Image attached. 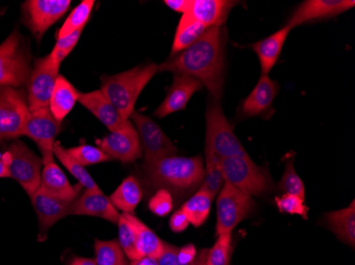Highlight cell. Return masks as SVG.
<instances>
[{
    "instance_id": "cell-38",
    "label": "cell",
    "mask_w": 355,
    "mask_h": 265,
    "mask_svg": "<svg viewBox=\"0 0 355 265\" xmlns=\"http://www.w3.org/2000/svg\"><path fill=\"white\" fill-rule=\"evenodd\" d=\"M83 29H85V28L73 32L71 35L62 37V39H58L55 48H53V51H51V55H49L55 65L61 66V63L64 61V59L73 51V48L76 47L78 42H79Z\"/></svg>"
},
{
    "instance_id": "cell-29",
    "label": "cell",
    "mask_w": 355,
    "mask_h": 265,
    "mask_svg": "<svg viewBox=\"0 0 355 265\" xmlns=\"http://www.w3.org/2000/svg\"><path fill=\"white\" fill-rule=\"evenodd\" d=\"M53 154L61 161L62 165L69 171V173L77 179L78 184L81 185L85 190H101L98 185L96 184V181L87 172L85 167L80 165L76 159H73L67 152V149L61 145L60 141H55V145H53Z\"/></svg>"
},
{
    "instance_id": "cell-35",
    "label": "cell",
    "mask_w": 355,
    "mask_h": 265,
    "mask_svg": "<svg viewBox=\"0 0 355 265\" xmlns=\"http://www.w3.org/2000/svg\"><path fill=\"white\" fill-rule=\"evenodd\" d=\"M67 152L83 167L98 165V163L112 161L111 157L105 154L101 149H99L98 147H93V145H83L69 147V149H67Z\"/></svg>"
},
{
    "instance_id": "cell-14",
    "label": "cell",
    "mask_w": 355,
    "mask_h": 265,
    "mask_svg": "<svg viewBox=\"0 0 355 265\" xmlns=\"http://www.w3.org/2000/svg\"><path fill=\"white\" fill-rule=\"evenodd\" d=\"M96 145L112 159L123 163H133L141 156V140L130 121L121 129L110 131L105 138L96 140Z\"/></svg>"
},
{
    "instance_id": "cell-9",
    "label": "cell",
    "mask_w": 355,
    "mask_h": 265,
    "mask_svg": "<svg viewBox=\"0 0 355 265\" xmlns=\"http://www.w3.org/2000/svg\"><path fill=\"white\" fill-rule=\"evenodd\" d=\"M216 236L231 234L254 209L252 197L225 181L217 195Z\"/></svg>"
},
{
    "instance_id": "cell-7",
    "label": "cell",
    "mask_w": 355,
    "mask_h": 265,
    "mask_svg": "<svg viewBox=\"0 0 355 265\" xmlns=\"http://www.w3.org/2000/svg\"><path fill=\"white\" fill-rule=\"evenodd\" d=\"M1 161L7 165L10 177L15 179L29 197L37 192L41 184V157L32 152L23 141H12Z\"/></svg>"
},
{
    "instance_id": "cell-4",
    "label": "cell",
    "mask_w": 355,
    "mask_h": 265,
    "mask_svg": "<svg viewBox=\"0 0 355 265\" xmlns=\"http://www.w3.org/2000/svg\"><path fill=\"white\" fill-rule=\"evenodd\" d=\"M31 73L29 43L14 29L0 45V86L23 89L27 86Z\"/></svg>"
},
{
    "instance_id": "cell-5",
    "label": "cell",
    "mask_w": 355,
    "mask_h": 265,
    "mask_svg": "<svg viewBox=\"0 0 355 265\" xmlns=\"http://www.w3.org/2000/svg\"><path fill=\"white\" fill-rule=\"evenodd\" d=\"M221 170L225 181L250 197L270 192L272 179L266 168L253 163L249 155L221 158Z\"/></svg>"
},
{
    "instance_id": "cell-45",
    "label": "cell",
    "mask_w": 355,
    "mask_h": 265,
    "mask_svg": "<svg viewBox=\"0 0 355 265\" xmlns=\"http://www.w3.org/2000/svg\"><path fill=\"white\" fill-rule=\"evenodd\" d=\"M130 265H159V263H157V259L144 257L139 260L131 261Z\"/></svg>"
},
{
    "instance_id": "cell-2",
    "label": "cell",
    "mask_w": 355,
    "mask_h": 265,
    "mask_svg": "<svg viewBox=\"0 0 355 265\" xmlns=\"http://www.w3.org/2000/svg\"><path fill=\"white\" fill-rule=\"evenodd\" d=\"M144 181L153 190L171 192L175 202L198 190L205 176L201 156H171L153 163H143Z\"/></svg>"
},
{
    "instance_id": "cell-27",
    "label": "cell",
    "mask_w": 355,
    "mask_h": 265,
    "mask_svg": "<svg viewBox=\"0 0 355 265\" xmlns=\"http://www.w3.org/2000/svg\"><path fill=\"white\" fill-rule=\"evenodd\" d=\"M109 199L117 210L123 211V213H132L143 199L141 183L133 175L128 176Z\"/></svg>"
},
{
    "instance_id": "cell-11",
    "label": "cell",
    "mask_w": 355,
    "mask_h": 265,
    "mask_svg": "<svg viewBox=\"0 0 355 265\" xmlns=\"http://www.w3.org/2000/svg\"><path fill=\"white\" fill-rule=\"evenodd\" d=\"M60 66L55 65L51 55L37 59L27 84L28 107L30 111L49 107Z\"/></svg>"
},
{
    "instance_id": "cell-21",
    "label": "cell",
    "mask_w": 355,
    "mask_h": 265,
    "mask_svg": "<svg viewBox=\"0 0 355 265\" xmlns=\"http://www.w3.org/2000/svg\"><path fill=\"white\" fill-rule=\"evenodd\" d=\"M81 104L89 109L96 118L98 119L109 131H113L125 127L130 120H125L123 116L115 109L101 91L91 93H80L79 99Z\"/></svg>"
},
{
    "instance_id": "cell-30",
    "label": "cell",
    "mask_w": 355,
    "mask_h": 265,
    "mask_svg": "<svg viewBox=\"0 0 355 265\" xmlns=\"http://www.w3.org/2000/svg\"><path fill=\"white\" fill-rule=\"evenodd\" d=\"M205 176L200 189L214 200L225 183L221 170V158L209 151H205Z\"/></svg>"
},
{
    "instance_id": "cell-48",
    "label": "cell",
    "mask_w": 355,
    "mask_h": 265,
    "mask_svg": "<svg viewBox=\"0 0 355 265\" xmlns=\"http://www.w3.org/2000/svg\"><path fill=\"white\" fill-rule=\"evenodd\" d=\"M10 177L9 171H8L7 165L3 161H0V179Z\"/></svg>"
},
{
    "instance_id": "cell-15",
    "label": "cell",
    "mask_w": 355,
    "mask_h": 265,
    "mask_svg": "<svg viewBox=\"0 0 355 265\" xmlns=\"http://www.w3.org/2000/svg\"><path fill=\"white\" fill-rule=\"evenodd\" d=\"M354 6V0H306L295 10L286 26L293 29L310 21L332 19Z\"/></svg>"
},
{
    "instance_id": "cell-37",
    "label": "cell",
    "mask_w": 355,
    "mask_h": 265,
    "mask_svg": "<svg viewBox=\"0 0 355 265\" xmlns=\"http://www.w3.org/2000/svg\"><path fill=\"white\" fill-rule=\"evenodd\" d=\"M231 234L218 236L215 244L207 253V265H229L231 256Z\"/></svg>"
},
{
    "instance_id": "cell-13",
    "label": "cell",
    "mask_w": 355,
    "mask_h": 265,
    "mask_svg": "<svg viewBox=\"0 0 355 265\" xmlns=\"http://www.w3.org/2000/svg\"><path fill=\"white\" fill-rule=\"evenodd\" d=\"M61 131V122L51 113L49 107L30 111L29 118L24 129L23 136L29 137L37 143L42 153L43 165L55 161L53 159V145L55 137Z\"/></svg>"
},
{
    "instance_id": "cell-42",
    "label": "cell",
    "mask_w": 355,
    "mask_h": 265,
    "mask_svg": "<svg viewBox=\"0 0 355 265\" xmlns=\"http://www.w3.org/2000/svg\"><path fill=\"white\" fill-rule=\"evenodd\" d=\"M196 247L193 244L184 245L178 250L177 258L180 265H193L196 260Z\"/></svg>"
},
{
    "instance_id": "cell-23",
    "label": "cell",
    "mask_w": 355,
    "mask_h": 265,
    "mask_svg": "<svg viewBox=\"0 0 355 265\" xmlns=\"http://www.w3.org/2000/svg\"><path fill=\"white\" fill-rule=\"evenodd\" d=\"M291 30V28L285 26L266 39L250 46L260 60L262 75H268L269 71L276 65Z\"/></svg>"
},
{
    "instance_id": "cell-12",
    "label": "cell",
    "mask_w": 355,
    "mask_h": 265,
    "mask_svg": "<svg viewBox=\"0 0 355 265\" xmlns=\"http://www.w3.org/2000/svg\"><path fill=\"white\" fill-rule=\"evenodd\" d=\"M137 127L144 149V163H148L166 157L175 156L178 149L163 131L148 116L133 111L130 117Z\"/></svg>"
},
{
    "instance_id": "cell-17",
    "label": "cell",
    "mask_w": 355,
    "mask_h": 265,
    "mask_svg": "<svg viewBox=\"0 0 355 265\" xmlns=\"http://www.w3.org/2000/svg\"><path fill=\"white\" fill-rule=\"evenodd\" d=\"M69 215H89L116 224L121 213L103 191L85 190L73 201Z\"/></svg>"
},
{
    "instance_id": "cell-43",
    "label": "cell",
    "mask_w": 355,
    "mask_h": 265,
    "mask_svg": "<svg viewBox=\"0 0 355 265\" xmlns=\"http://www.w3.org/2000/svg\"><path fill=\"white\" fill-rule=\"evenodd\" d=\"M189 221L187 214L182 210H178L173 213L169 220V227L173 232H182L189 227Z\"/></svg>"
},
{
    "instance_id": "cell-20",
    "label": "cell",
    "mask_w": 355,
    "mask_h": 265,
    "mask_svg": "<svg viewBox=\"0 0 355 265\" xmlns=\"http://www.w3.org/2000/svg\"><path fill=\"white\" fill-rule=\"evenodd\" d=\"M39 189L51 197L73 202L81 194L83 187L80 184L71 186L65 173L53 161L44 165Z\"/></svg>"
},
{
    "instance_id": "cell-26",
    "label": "cell",
    "mask_w": 355,
    "mask_h": 265,
    "mask_svg": "<svg viewBox=\"0 0 355 265\" xmlns=\"http://www.w3.org/2000/svg\"><path fill=\"white\" fill-rule=\"evenodd\" d=\"M327 226L343 242L354 247L355 245V206L352 201L350 206L340 210L327 213Z\"/></svg>"
},
{
    "instance_id": "cell-47",
    "label": "cell",
    "mask_w": 355,
    "mask_h": 265,
    "mask_svg": "<svg viewBox=\"0 0 355 265\" xmlns=\"http://www.w3.org/2000/svg\"><path fill=\"white\" fill-rule=\"evenodd\" d=\"M207 250H201L200 255H199L198 258L196 257V260H195V264L193 265H207Z\"/></svg>"
},
{
    "instance_id": "cell-46",
    "label": "cell",
    "mask_w": 355,
    "mask_h": 265,
    "mask_svg": "<svg viewBox=\"0 0 355 265\" xmlns=\"http://www.w3.org/2000/svg\"><path fill=\"white\" fill-rule=\"evenodd\" d=\"M69 265H97L95 260L89 258H83V257H77L73 259Z\"/></svg>"
},
{
    "instance_id": "cell-36",
    "label": "cell",
    "mask_w": 355,
    "mask_h": 265,
    "mask_svg": "<svg viewBox=\"0 0 355 265\" xmlns=\"http://www.w3.org/2000/svg\"><path fill=\"white\" fill-rule=\"evenodd\" d=\"M278 190L284 194L296 195L302 200L305 199V188L302 179L297 174L293 159L287 161L282 179L279 181Z\"/></svg>"
},
{
    "instance_id": "cell-18",
    "label": "cell",
    "mask_w": 355,
    "mask_h": 265,
    "mask_svg": "<svg viewBox=\"0 0 355 265\" xmlns=\"http://www.w3.org/2000/svg\"><path fill=\"white\" fill-rule=\"evenodd\" d=\"M203 85L198 80L189 75H175L166 98L155 111V116L159 118H164L175 111H182L189 103L191 95L200 91Z\"/></svg>"
},
{
    "instance_id": "cell-24",
    "label": "cell",
    "mask_w": 355,
    "mask_h": 265,
    "mask_svg": "<svg viewBox=\"0 0 355 265\" xmlns=\"http://www.w3.org/2000/svg\"><path fill=\"white\" fill-rule=\"evenodd\" d=\"M79 91L71 85V82L59 75L49 102V109L59 122L62 123L71 113L79 99Z\"/></svg>"
},
{
    "instance_id": "cell-16",
    "label": "cell",
    "mask_w": 355,
    "mask_h": 265,
    "mask_svg": "<svg viewBox=\"0 0 355 265\" xmlns=\"http://www.w3.org/2000/svg\"><path fill=\"white\" fill-rule=\"evenodd\" d=\"M32 206L39 220V241L44 242L47 237V231L61 219L65 218L71 212V201L61 200L57 197L46 194L37 189V192L31 195Z\"/></svg>"
},
{
    "instance_id": "cell-41",
    "label": "cell",
    "mask_w": 355,
    "mask_h": 265,
    "mask_svg": "<svg viewBox=\"0 0 355 265\" xmlns=\"http://www.w3.org/2000/svg\"><path fill=\"white\" fill-rule=\"evenodd\" d=\"M178 250L179 248L175 245L164 242V250H163L162 255L157 259L159 265H180L177 258Z\"/></svg>"
},
{
    "instance_id": "cell-25",
    "label": "cell",
    "mask_w": 355,
    "mask_h": 265,
    "mask_svg": "<svg viewBox=\"0 0 355 265\" xmlns=\"http://www.w3.org/2000/svg\"><path fill=\"white\" fill-rule=\"evenodd\" d=\"M121 215L132 224L137 231V248L141 256L143 258H159L164 250V241L161 240L153 229L149 228L132 213H121Z\"/></svg>"
},
{
    "instance_id": "cell-39",
    "label": "cell",
    "mask_w": 355,
    "mask_h": 265,
    "mask_svg": "<svg viewBox=\"0 0 355 265\" xmlns=\"http://www.w3.org/2000/svg\"><path fill=\"white\" fill-rule=\"evenodd\" d=\"M277 207L281 212L289 214L301 215L303 219H308V207L305 206L304 200L296 195L283 194L276 197Z\"/></svg>"
},
{
    "instance_id": "cell-31",
    "label": "cell",
    "mask_w": 355,
    "mask_h": 265,
    "mask_svg": "<svg viewBox=\"0 0 355 265\" xmlns=\"http://www.w3.org/2000/svg\"><path fill=\"white\" fill-rule=\"evenodd\" d=\"M212 202V197L199 188L198 191L182 205L181 210L187 214L189 224L199 227L209 218Z\"/></svg>"
},
{
    "instance_id": "cell-44",
    "label": "cell",
    "mask_w": 355,
    "mask_h": 265,
    "mask_svg": "<svg viewBox=\"0 0 355 265\" xmlns=\"http://www.w3.org/2000/svg\"><path fill=\"white\" fill-rule=\"evenodd\" d=\"M164 3L173 11L185 14L191 9V0H165Z\"/></svg>"
},
{
    "instance_id": "cell-32",
    "label": "cell",
    "mask_w": 355,
    "mask_h": 265,
    "mask_svg": "<svg viewBox=\"0 0 355 265\" xmlns=\"http://www.w3.org/2000/svg\"><path fill=\"white\" fill-rule=\"evenodd\" d=\"M94 248L97 265H129L119 241L95 240Z\"/></svg>"
},
{
    "instance_id": "cell-3",
    "label": "cell",
    "mask_w": 355,
    "mask_h": 265,
    "mask_svg": "<svg viewBox=\"0 0 355 265\" xmlns=\"http://www.w3.org/2000/svg\"><path fill=\"white\" fill-rule=\"evenodd\" d=\"M157 73L155 63L144 64L114 75L101 77V89L125 120H129L143 89Z\"/></svg>"
},
{
    "instance_id": "cell-22",
    "label": "cell",
    "mask_w": 355,
    "mask_h": 265,
    "mask_svg": "<svg viewBox=\"0 0 355 265\" xmlns=\"http://www.w3.org/2000/svg\"><path fill=\"white\" fill-rule=\"evenodd\" d=\"M236 5V1L229 0H191L187 13L207 28L221 27Z\"/></svg>"
},
{
    "instance_id": "cell-10",
    "label": "cell",
    "mask_w": 355,
    "mask_h": 265,
    "mask_svg": "<svg viewBox=\"0 0 355 265\" xmlns=\"http://www.w3.org/2000/svg\"><path fill=\"white\" fill-rule=\"evenodd\" d=\"M71 3V0H28L21 6V21L40 43L45 32L67 13Z\"/></svg>"
},
{
    "instance_id": "cell-34",
    "label": "cell",
    "mask_w": 355,
    "mask_h": 265,
    "mask_svg": "<svg viewBox=\"0 0 355 265\" xmlns=\"http://www.w3.org/2000/svg\"><path fill=\"white\" fill-rule=\"evenodd\" d=\"M119 243L125 257L130 261L143 258L137 248V236L135 227L121 214L119 223Z\"/></svg>"
},
{
    "instance_id": "cell-8",
    "label": "cell",
    "mask_w": 355,
    "mask_h": 265,
    "mask_svg": "<svg viewBox=\"0 0 355 265\" xmlns=\"http://www.w3.org/2000/svg\"><path fill=\"white\" fill-rule=\"evenodd\" d=\"M29 116L25 89L0 86V143L23 136Z\"/></svg>"
},
{
    "instance_id": "cell-33",
    "label": "cell",
    "mask_w": 355,
    "mask_h": 265,
    "mask_svg": "<svg viewBox=\"0 0 355 265\" xmlns=\"http://www.w3.org/2000/svg\"><path fill=\"white\" fill-rule=\"evenodd\" d=\"M94 3V0H83V3L76 7L58 32V39L71 35L73 32L85 28L91 16Z\"/></svg>"
},
{
    "instance_id": "cell-19",
    "label": "cell",
    "mask_w": 355,
    "mask_h": 265,
    "mask_svg": "<svg viewBox=\"0 0 355 265\" xmlns=\"http://www.w3.org/2000/svg\"><path fill=\"white\" fill-rule=\"evenodd\" d=\"M279 91L278 82L273 81L267 75H261L257 84L241 104V115L245 118L264 115L272 107Z\"/></svg>"
},
{
    "instance_id": "cell-1",
    "label": "cell",
    "mask_w": 355,
    "mask_h": 265,
    "mask_svg": "<svg viewBox=\"0 0 355 265\" xmlns=\"http://www.w3.org/2000/svg\"><path fill=\"white\" fill-rule=\"evenodd\" d=\"M169 71L198 80L216 100L223 95L225 55L221 27H211L193 45L157 65V73Z\"/></svg>"
},
{
    "instance_id": "cell-49",
    "label": "cell",
    "mask_w": 355,
    "mask_h": 265,
    "mask_svg": "<svg viewBox=\"0 0 355 265\" xmlns=\"http://www.w3.org/2000/svg\"><path fill=\"white\" fill-rule=\"evenodd\" d=\"M1 158H3V154H1V153H0V161H1Z\"/></svg>"
},
{
    "instance_id": "cell-28",
    "label": "cell",
    "mask_w": 355,
    "mask_h": 265,
    "mask_svg": "<svg viewBox=\"0 0 355 265\" xmlns=\"http://www.w3.org/2000/svg\"><path fill=\"white\" fill-rule=\"evenodd\" d=\"M207 29L205 26L195 21L189 13L182 14L180 23L178 25L177 31H175L171 55L181 53L189 46L193 45Z\"/></svg>"
},
{
    "instance_id": "cell-40",
    "label": "cell",
    "mask_w": 355,
    "mask_h": 265,
    "mask_svg": "<svg viewBox=\"0 0 355 265\" xmlns=\"http://www.w3.org/2000/svg\"><path fill=\"white\" fill-rule=\"evenodd\" d=\"M149 210L157 217H166L173 208V197L164 189L157 190L150 201H149Z\"/></svg>"
},
{
    "instance_id": "cell-6",
    "label": "cell",
    "mask_w": 355,
    "mask_h": 265,
    "mask_svg": "<svg viewBox=\"0 0 355 265\" xmlns=\"http://www.w3.org/2000/svg\"><path fill=\"white\" fill-rule=\"evenodd\" d=\"M205 121V151L212 152L219 158L247 155L244 147L234 134L230 122L225 118L220 103L214 98L207 105Z\"/></svg>"
}]
</instances>
